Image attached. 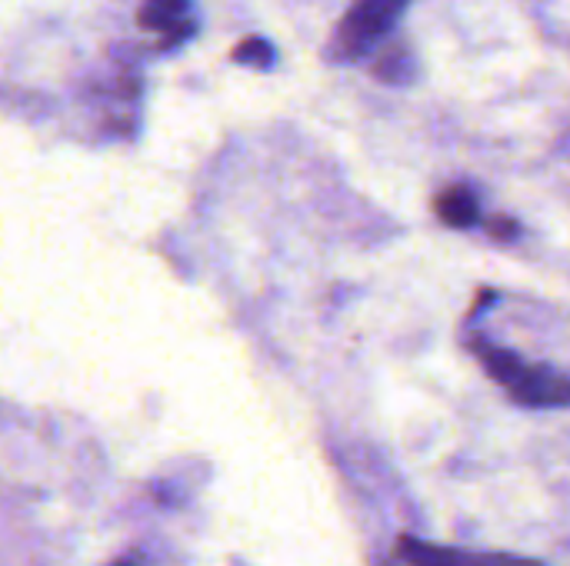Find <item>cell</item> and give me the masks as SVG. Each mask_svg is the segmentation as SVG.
<instances>
[{
	"instance_id": "1",
	"label": "cell",
	"mask_w": 570,
	"mask_h": 566,
	"mask_svg": "<svg viewBox=\"0 0 570 566\" xmlns=\"http://www.w3.org/2000/svg\"><path fill=\"white\" fill-rule=\"evenodd\" d=\"M474 357L481 360V367L491 374L494 384H501L508 390L511 400H518L521 407L531 410H558L570 407V377L551 370V367H538L528 364L524 357L488 344V340H471Z\"/></svg>"
},
{
	"instance_id": "2",
	"label": "cell",
	"mask_w": 570,
	"mask_h": 566,
	"mask_svg": "<svg viewBox=\"0 0 570 566\" xmlns=\"http://www.w3.org/2000/svg\"><path fill=\"white\" fill-rule=\"evenodd\" d=\"M411 0H354L337 27L334 50L337 57H364L371 53L401 20Z\"/></svg>"
},
{
	"instance_id": "3",
	"label": "cell",
	"mask_w": 570,
	"mask_h": 566,
	"mask_svg": "<svg viewBox=\"0 0 570 566\" xmlns=\"http://www.w3.org/2000/svg\"><path fill=\"white\" fill-rule=\"evenodd\" d=\"M394 557L404 566H548L531 557L504 554V550H471V547H448L424 537L401 534L394 540Z\"/></svg>"
},
{
	"instance_id": "4",
	"label": "cell",
	"mask_w": 570,
	"mask_h": 566,
	"mask_svg": "<svg viewBox=\"0 0 570 566\" xmlns=\"http://www.w3.org/2000/svg\"><path fill=\"white\" fill-rule=\"evenodd\" d=\"M140 27L167 33L170 43L190 33L187 20V0H144L140 7Z\"/></svg>"
},
{
	"instance_id": "5",
	"label": "cell",
	"mask_w": 570,
	"mask_h": 566,
	"mask_svg": "<svg viewBox=\"0 0 570 566\" xmlns=\"http://www.w3.org/2000/svg\"><path fill=\"white\" fill-rule=\"evenodd\" d=\"M434 207L448 227H474L481 217V203H478V193L471 187H448Z\"/></svg>"
},
{
	"instance_id": "6",
	"label": "cell",
	"mask_w": 570,
	"mask_h": 566,
	"mask_svg": "<svg viewBox=\"0 0 570 566\" xmlns=\"http://www.w3.org/2000/svg\"><path fill=\"white\" fill-rule=\"evenodd\" d=\"M271 57H274V50H271V43H264V40H247V43H240V47L234 50V60H240V63H257V67L271 63Z\"/></svg>"
},
{
	"instance_id": "7",
	"label": "cell",
	"mask_w": 570,
	"mask_h": 566,
	"mask_svg": "<svg viewBox=\"0 0 570 566\" xmlns=\"http://www.w3.org/2000/svg\"><path fill=\"white\" fill-rule=\"evenodd\" d=\"M401 63H407L404 47H394V50H387V57L374 67V73H381V77H387V80H404V73L397 70Z\"/></svg>"
},
{
	"instance_id": "8",
	"label": "cell",
	"mask_w": 570,
	"mask_h": 566,
	"mask_svg": "<svg viewBox=\"0 0 570 566\" xmlns=\"http://www.w3.org/2000/svg\"><path fill=\"white\" fill-rule=\"evenodd\" d=\"M491 230H494L498 237H514V234H518V224H511V220H494Z\"/></svg>"
}]
</instances>
